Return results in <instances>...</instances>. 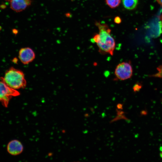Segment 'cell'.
<instances>
[{
    "instance_id": "obj_1",
    "label": "cell",
    "mask_w": 162,
    "mask_h": 162,
    "mask_svg": "<svg viewBox=\"0 0 162 162\" xmlns=\"http://www.w3.org/2000/svg\"><path fill=\"white\" fill-rule=\"evenodd\" d=\"M95 25L99 29V32L94 35L92 40L96 44L99 52L102 54H109L112 56L116 42L111 35V30L106 24L97 22H95Z\"/></svg>"
},
{
    "instance_id": "obj_2",
    "label": "cell",
    "mask_w": 162,
    "mask_h": 162,
    "mask_svg": "<svg viewBox=\"0 0 162 162\" xmlns=\"http://www.w3.org/2000/svg\"><path fill=\"white\" fill-rule=\"evenodd\" d=\"M1 80L8 86L16 90L24 88L26 86L23 73L14 67L7 70L4 77H1Z\"/></svg>"
},
{
    "instance_id": "obj_3",
    "label": "cell",
    "mask_w": 162,
    "mask_h": 162,
    "mask_svg": "<svg viewBox=\"0 0 162 162\" xmlns=\"http://www.w3.org/2000/svg\"><path fill=\"white\" fill-rule=\"evenodd\" d=\"M20 94L18 91L9 87L2 80L0 81V102L4 106L8 107L11 98Z\"/></svg>"
},
{
    "instance_id": "obj_4",
    "label": "cell",
    "mask_w": 162,
    "mask_h": 162,
    "mask_svg": "<svg viewBox=\"0 0 162 162\" xmlns=\"http://www.w3.org/2000/svg\"><path fill=\"white\" fill-rule=\"evenodd\" d=\"M114 74L116 78L119 80H124L130 78L133 74L130 63L124 62L118 64L115 68Z\"/></svg>"
},
{
    "instance_id": "obj_5",
    "label": "cell",
    "mask_w": 162,
    "mask_h": 162,
    "mask_svg": "<svg viewBox=\"0 0 162 162\" xmlns=\"http://www.w3.org/2000/svg\"><path fill=\"white\" fill-rule=\"evenodd\" d=\"M35 57L34 51L29 47L22 48L19 51V58L24 64H28L31 62L34 59Z\"/></svg>"
},
{
    "instance_id": "obj_6",
    "label": "cell",
    "mask_w": 162,
    "mask_h": 162,
    "mask_svg": "<svg viewBox=\"0 0 162 162\" xmlns=\"http://www.w3.org/2000/svg\"><path fill=\"white\" fill-rule=\"evenodd\" d=\"M31 0H11L10 8L17 12H21L29 6L32 3Z\"/></svg>"
},
{
    "instance_id": "obj_7",
    "label": "cell",
    "mask_w": 162,
    "mask_h": 162,
    "mask_svg": "<svg viewBox=\"0 0 162 162\" xmlns=\"http://www.w3.org/2000/svg\"><path fill=\"white\" fill-rule=\"evenodd\" d=\"M23 149L22 144L20 141L17 140L10 141L7 146L8 152L13 155H16L20 154L22 152Z\"/></svg>"
},
{
    "instance_id": "obj_8",
    "label": "cell",
    "mask_w": 162,
    "mask_h": 162,
    "mask_svg": "<svg viewBox=\"0 0 162 162\" xmlns=\"http://www.w3.org/2000/svg\"><path fill=\"white\" fill-rule=\"evenodd\" d=\"M123 6L128 10H133L137 7L138 0H122Z\"/></svg>"
},
{
    "instance_id": "obj_9",
    "label": "cell",
    "mask_w": 162,
    "mask_h": 162,
    "mask_svg": "<svg viewBox=\"0 0 162 162\" xmlns=\"http://www.w3.org/2000/svg\"><path fill=\"white\" fill-rule=\"evenodd\" d=\"M121 1V0H106L107 5L112 8H115L118 6Z\"/></svg>"
},
{
    "instance_id": "obj_10",
    "label": "cell",
    "mask_w": 162,
    "mask_h": 162,
    "mask_svg": "<svg viewBox=\"0 0 162 162\" xmlns=\"http://www.w3.org/2000/svg\"><path fill=\"white\" fill-rule=\"evenodd\" d=\"M158 72L151 76L152 77L162 78V64L157 68Z\"/></svg>"
},
{
    "instance_id": "obj_11",
    "label": "cell",
    "mask_w": 162,
    "mask_h": 162,
    "mask_svg": "<svg viewBox=\"0 0 162 162\" xmlns=\"http://www.w3.org/2000/svg\"><path fill=\"white\" fill-rule=\"evenodd\" d=\"M141 86L139 84H136L133 87V90L135 92L139 91L140 88Z\"/></svg>"
},
{
    "instance_id": "obj_12",
    "label": "cell",
    "mask_w": 162,
    "mask_h": 162,
    "mask_svg": "<svg viewBox=\"0 0 162 162\" xmlns=\"http://www.w3.org/2000/svg\"><path fill=\"white\" fill-rule=\"evenodd\" d=\"M114 22L117 23V24H119L121 22V18L118 16H116V17L114 20Z\"/></svg>"
},
{
    "instance_id": "obj_13",
    "label": "cell",
    "mask_w": 162,
    "mask_h": 162,
    "mask_svg": "<svg viewBox=\"0 0 162 162\" xmlns=\"http://www.w3.org/2000/svg\"><path fill=\"white\" fill-rule=\"evenodd\" d=\"M117 107L118 109H123V105L121 104H118L117 105Z\"/></svg>"
},
{
    "instance_id": "obj_14",
    "label": "cell",
    "mask_w": 162,
    "mask_h": 162,
    "mask_svg": "<svg viewBox=\"0 0 162 162\" xmlns=\"http://www.w3.org/2000/svg\"><path fill=\"white\" fill-rule=\"evenodd\" d=\"M158 3L162 6V0H156Z\"/></svg>"
},
{
    "instance_id": "obj_15",
    "label": "cell",
    "mask_w": 162,
    "mask_h": 162,
    "mask_svg": "<svg viewBox=\"0 0 162 162\" xmlns=\"http://www.w3.org/2000/svg\"><path fill=\"white\" fill-rule=\"evenodd\" d=\"M160 19L161 20V21L162 22V15L160 16Z\"/></svg>"
},
{
    "instance_id": "obj_16",
    "label": "cell",
    "mask_w": 162,
    "mask_h": 162,
    "mask_svg": "<svg viewBox=\"0 0 162 162\" xmlns=\"http://www.w3.org/2000/svg\"><path fill=\"white\" fill-rule=\"evenodd\" d=\"M160 154L161 157L162 158V152L160 153Z\"/></svg>"
},
{
    "instance_id": "obj_17",
    "label": "cell",
    "mask_w": 162,
    "mask_h": 162,
    "mask_svg": "<svg viewBox=\"0 0 162 162\" xmlns=\"http://www.w3.org/2000/svg\"><path fill=\"white\" fill-rule=\"evenodd\" d=\"M6 1H10L11 0H5Z\"/></svg>"
}]
</instances>
